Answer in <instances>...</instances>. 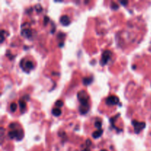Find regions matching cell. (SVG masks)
<instances>
[{
  "mask_svg": "<svg viewBox=\"0 0 151 151\" xmlns=\"http://www.w3.org/2000/svg\"><path fill=\"white\" fill-rule=\"evenodd\" d=\"M77 96H78V99L80 103L79 111L81 114H86L89 109V104H88L89 97L86 94V92L84 91H80L78 93Z\"/></svg>",
  "mask_w": 151,
  "mask_h": 151,
  "instance_id": "6da1fadb",
  "label": "cell"
},
{
  "mask_svg": "<svg viewBox=\"0 0 151 151\" xmlns=\"http://www.w3.org/2000/svg\"><path fill=\"white\" fill-rule=\"evenodd\" d=\"M7 136L10 139H15L18 141H21L24 138V131L22 128H19V129L15 128V129L10 130L7 133Z\"/></svg>",
  "mask_w": 151,
  "mask_h": 151,
  "instance_id": "7a4b0ae2",
  "label": "cell"
},
{
  "mask_svg": "<svg viewBox=\"0 0 151 151\" xmlns=\"http://www.w3.org/2000/svg\"><path fill=\"white\" fill-rule=\"evenodd\" d=\"M20 67L22 69L23 71L28 72V71L33 69L35 66L34 63H33V62H32V61L26 60L23 58V59L20 61Z\"/></svg>",
  "mask_w": 151,
  "mask_h": 151,
  "instance_id": "3957f363",
  "label": "cell"
},
{
  "mask_svg": "<svg viewBox=\"0 0 151 151\" xmlns=\"http://www.w3.org/2000/svg\"><path fill=\"white\" fill-rule=\"evenodd\" d=\"M112 57V53L109 49H106L102 53V56H101V61H100V63L102 66H105L109 63V61H110L111 58Z\"/></svg>",
  "mask_w": 151,
  "mask_h": 151,
  "instance_id": "277c9868",
  "label": "cell"
},
{
  "mask_svg": "<svg viewBox=\"0 0 151 151\" xmlns=\"http://www.w3.org/2000/svg\"><path fill=\"white\" fill-rule=\"evenodd\" d=\"M131 123H132V125L134 127V131H135V133L137 134L141 132L142 130L144 129V127H145V126H146L145 122H139V121L136 120V119L132 120Z\"/></svg>",
  "mask_w": 151,
  "mask_h": 151,
  "instance_id": "5b68a950",
  "label": "cell"
},
{
  "mask_svg": "<svg viewBox=\"0 0 151 151\" xmlns=\"http://www.w3.org/2000/svg\"><path fill=\"white\" fill-rule=\"evenodd\" d=\"M105 103L108 105H115L119 103V98L115 95H110L105 100Z\"/></svg>",
  "mask_w": 151,
  "mask_h": 151,
  "instance_id": "8992f818",
  "label": "cell"
},
{
  "mask_svg": "<svg viewBox=\"0 0 151 151\" xmlns=\"http://www.w3.org/2000/svg\"><path fill=\"white\" fill-rule=\"evenodd\" d=\"M21 34L22 36H24L25 38H30L32 36V30L30 28H24V29H22L21 31Z\"/></svg>",
  "mask_w": 151,
  "mask_h": 151,
  "instance_id": "52a82bcc",
  "label": "cell"
},
{
  "mask_svg": "<svg viewBox=\"0 0 151 151\" xmlns=\"http://www.w3.org/2000/svg\"><path fill=\"white\" fill-rule=\"evenodd\" d=\"M60 22H61V24L62 25L68 26L70 24V19L69 18L68 16H61V18H60Z\"/></svg>",
  "mask_w": 151,
  "mask_h": 151,
  "instance_id": "ba28073f",
  "label": "cell"
},
{
  "mask_svg": "<svg viewBox=\"0 0 151 151\" xmlns=\"http://www.w3.org/2000/svg\"><path fill=\"white\" fill-rule=\"evenodd\" d=\"M94 78L92 77H85L83 78V83L85 86L89 85L93 82Z\"/></svg>",
  "mask_w": 151,
  "mask_h": 151,
  "instance_id": "9c48e42d",
  "label": "cell"
},
{
  "mask_svg": "<svg viewBox=\"0 0 151 151\" xmlns=\"http://www.w3.org/2000/svg\"><path fill=\"white\" fill-rule=\"evenodd\" d=\"M19 105L20 106V110L21 112L24 113V111L26 109V101L25 100H23L22 99H21L19 101Z\"/></svg>",
  "mask_w": 151,
  "mask_h": 151,
  "instance_id": "30bf717a",
  "label": "cell"
},
{
  "mask_svg": "<svg viewBox=\"0 0 151 151\" xmlns=\"http://www.w3.org/2000/svg\"><path fill=\"white\" fill-rule=\"evenodd\" d=\"M102 133H103V130L102 129H98L97 131H94V132L92 133V136H93L94 139H98L99 137L102 136Z\"/></svg>",
  "mask_w": 151,
  "mask_h": 151,
  "instance_id": "8fae6325",
  "label": "cell"
},
{
  "mask_svg": "<svg viewBox=\"0 0 151 151\" xmlns=\"http://www.w3.org/2000/svg\"><path fill=\"white\" fill-rule=\"evenodd\" d=\"M52 114L55 116V117H59L61 114V111L59 108H54L52 110Z\"/></svg>",
  "mask_w": 151,
  "mask_h": 151,
  "instance_id": "7c38bea8",
  "label": "cell"
},
{
  "mask_svg": "<svg viewBox=\"0 0 151 151\" xmlns=\"http://www.w3.org/2000/svg\"><path fill=\"white\" fill-rule=\"evenodd\" d=\"M10 109L11 111V112H15L16 109H17V105L15 102H12V103L10 104Z\"/></svg>",
  "mask_w": 151,
  "mask_h": 151,
  "instance_id": "4fadbf2b",
  "label": "cell"
},
{
  "mask_svg": "<svg viewBox=\"0 0 151 151\" xmlns=\"http://www.w3.org/2000/svg\"><path fill=\"white\" fill-rule=\"evenodd\" d=\"M94 126L98 129H102L101 127H102V122L100 120H96L94 122Z\"/></svg>",
  "mask_w": 151,
  "mask_h": 151,
  "instance_id": "5bb4252c",
  "label": "cell"
},
{
  "mask_svg": "<svg viewBox=\"0 0 151 151\" xmlns=\"http://www.w3.org/2000/svg\"><path fill=\"white\" fill-rule=\"evenodd\" d=\"M55 105L56 108H61L63 105V102L62 101V100H57L56 102H55Z\"/></svg>",
  "mask_w": 151,
  "mask_h": 151,
  "instance_id": "9a60e30c",
  "label": "cell"
},
{
  "mask_svg": "<svg viewBox=\"0 0 151 151\" xmlns=\"http://www.w3.org/2000/svg\"><path fill=\"white\" fill-rule=\"evenodd\" d=\"M35 9L36 10V11H37L38 13H40L43 10V7H41V5H39V4H37L36 5H35Z\"/></svg>",
  "mask_w": 151,
  "mask_h": 151,
  "instance_id": "2e32d148",
  "label": "cell"
},
{
  "mask_svg": "<svg viewBox=\"0 0 151 151\" xmlns=\"http://www.w3.org/2000/svg\"><path fill=\"white\" fill-rule=\"evenodd\" d=\"M111 9H113V10H117V9L119 8V5H117L116 2H112V3L111 5Z\"/></svg>",
  "mask_w": 151,
  "mask_h": 151,
  "instance_id": "e0dca14e",
  "label": "cell"
},
{
  "mask_svg": "<svg viewBox=\"0 0 151 151\" xmlns=\"http://www.w3.org/2000/svg\"><path fill=\"white\" fill-rule=\"evenodd\" d=\"M49 21V18L48 16H44V24L46 25L47 24V22Z\"/></svg>",
  "mask_w": 151,
  "mask_h": 151,
  "instance_id": "ac0fdd59",
  "label": "cell"
},
{
  "mask_svg": "<svg viewBox=\"0 0 151 151\" xmlns=\"http://www.w3.org/2000/svg\"><path fill=\"white\" fill-rule=\"evenodd\" d=\"M82 151H90V148H89V146H87L85 149H83Z\"/></svg>",
  "mask_w": 151,
  "mask_h": 151,
  "instance_id": "d6986e66",
  "label": "cell"
},
{
  "mask_svg": "<svg viewBox=\"0 0 151 151\" xmlns=\"http://www.w3.org/2000/svg\"><path fill=\"white\" fill-rule=\"evenodd\" d=\"M120 3L123 5H126L127 3H128V2H122V1H121Z\"/></svg>",
  "mask_w": 151,
  "mask_h": 151,
  "instance_id": "ffe728a7",
  "label": "cell"
},
{
  "mask_svg": "<svg viewBox=\"0 0 151 151\" xmlns=\"http://www.w3.org/2000/svg\"><path fill=\"white\" fill-rule=\"evenodd\" d=\"M101 151H107V150H102Z\"/></svg>",
  "mask_w": 151,
  "mask_h": 151,
  "instance_id": "44dd1931",
  "label": "cell"
}]
</instances>
